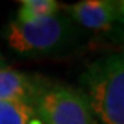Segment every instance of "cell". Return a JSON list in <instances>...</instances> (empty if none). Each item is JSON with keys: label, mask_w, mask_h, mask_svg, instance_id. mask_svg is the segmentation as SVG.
I'll use <instances>...</instances> for the list:
<instances>
[{"label": "cell", "mask_w": 124, "mask_h": 124, "mask_svg": "<svg viewBox=\"0 0 124 124\" xmlns=\"http://www.w3.org/2000/svg\"><path fill=\"white\" fill-rule=\"evenodd\" d=\"M2 61H3V57H2V54H0V66H2Z\"/></svg>", "instance_id": "obj_9"}, {"label": "cell", "mask_w": 124, "mask_h": 124, "mask_svg": "<svg viewBox=\"0 0 124 124\" xmlns=\"http://www.w3.org/2000/svg\"><path fill=\"white\" fill-rule=\"evenodd\" d=\"M117 24H120L124 29V0L117 2ZM123 38H124V31H123Z\"/></svg>", "instance_id": "obj_8"}, {"label": "cell", "mask_w": 124, "mask_h": 124, "mask_svg": "<svg viewBox=\"0 0 124 124\" xmlns=\"http://www.w3.org/2000/svg\"><path fill=\"white\" fill-rule=\"evenodd\" d=\"M69 18L78 25L93 31H111L117 24V2L82 0L66 6Z\"/></svg>", "instance_id": "obj_5"}, {"label": "cell", "mask_w": 124, "mask_h": 124, "mask_svg": "<svg viewBox=\"0 0 124 124\" xmlns=\"http://www.w3.org/2000/svg\"><path fill=\"white\" fill-rule=\"evenodd\" d=\"M0 124H45L36 106L0 100Z\"/></svg>", "instance_id": "obj_6"}, {"label": "cell", "mask_w": 124, "mask_h": 124, "mask_svg": "<svg viewBox=\"0 0 124 124\" xmlns=\"http://www.w3.org/2000/svg\"><path fill=\"white\" fill-rule=\"evenodd\" d=\"M79 36L69 16L55 14L36 21H9L6 42L21 55H51L73 46Z\"/></svg>", "instance_id": "obj_2"}, {"label": "cell", "mask_w": 124, "mask_h": 124, "mask_svg": "<svg viewBox=\"0 0 124 124\" xmlns=\"http://www.w3.org/2000/svg\"><path fill=\"white\" fill-rule=\"evenodd\" d=\"M36 109L45 124H96L84 93L66 84H51Z\"/></svg>", "instance_id": "obj_3"}, {"label": "cell", "mask_w": 124, "mask_h": 124, "mask_svg": "<svg viewBox=\"0 0 124 124\" xmlns=\"http://www.w3.org/2000/svg\"><path fill=\"white\" fill-rule=\"evenodd\" d=\"M81 84L96 124H124V52L91 61Z\"/></svg>", "instance_id": "obj_1"}, {"label": "cell", "mask_w": 124, "mask_h": 124, "mask_svg": "<svg viewBox=\"0 0 124 124\" xmlns=\"http://www.w3.org/2000/svg\"><path fill=\"white\" fill-rule=\"evenodd\" d=\"M61 5L55 0H21L16 12L18 21H36L58 14Z\"/></svg>", "instance_id": "obj_7"}, {"label": "cell", "mask_w": 124, "mask_h": 124, "mask_svg": "<svg viewBox=\"0 0 124 124\" xmlns=\"http://www.w3.org/2000/svg\"><path fill=\"white\" fill-rule=\"evenodd\" d=\"M49 85L51 82L43 76L0 66V100L36 106L39 97Z\"/></svg>", "instance_id": "obj_4"}]
</instances>
